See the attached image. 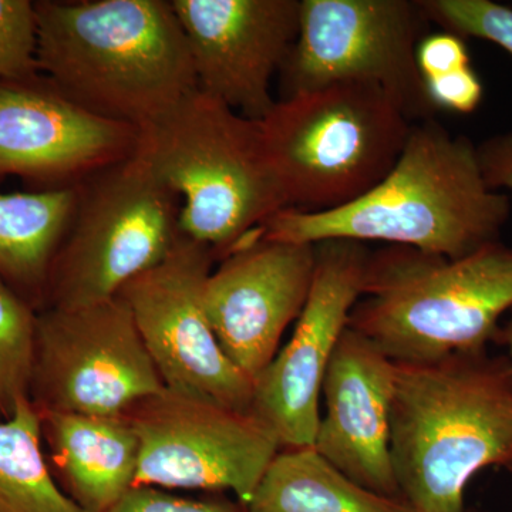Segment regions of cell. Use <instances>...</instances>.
<instances>
[{"instance_id":"1","label":"cell","mask_w":512,"mask_h":512,"mask_svg":"<svg viewBox=\"0 0 512 512\" xmlns=\"http://www.w3.org/2000/svg\"><path fill=\"white\" fill-rule=\"evenodd\" d=\"M510 214L508 195L485 181L477 144L431 119L413 124L393 170L362 198L325 212L286 208L262 234L293 244L382 242L457 259L501 241Z\"/></svg>"},{"instance_id":"22","label":"cell","mask_w":512,"mask_h":512,"mask_svg":"<svg viewBox=\"0 0 512 512\" xmlns=\"http://www.w3.org/2000/svg\"><path fill=\"white\" fill-rule=\"evenodd\" d=\"M427 18L444 32L476 37L512 56V8L493 0H420Z\"/></svg>"},{"instance_id":"19","label":"cell","mask_w":512,"mask_h":512,"mask_svg":"<svg viewBox=\"0 0 512 512\" xmlns=\"http://www.w3.org/2000/svg\"><path fill=\"white\" fill-rule=\"evenodd\" d=\"M245 508L248 512H413L402 498L356 484L313 447L278 451Z\"/></svg>"},{"instance_id":"13","label":"cell","mask_w":512,"mask_h":512,"mask_svg":"<svg viewBox=\"0 0 512 512\" xmlns=\"http://www.w3.org/2000/svg\"><path fill=\"white\" fill-rule=\"evenodd\" d=\"M198 90L245 119L274 109L271 84L299 33L301 0H171Z\"/></svg>"},{"instance_id":"12","label":"cell","mask_w":512,"mask_h":512,"mask_svg":"<svg viewBox=\"0 0 512 512\" xmlns=\"http://www.w3.org/2000/svg\"><path fill=\"white\" fill-rule=\"evenodd\" d=\"M311 293L295 332L254 379L251 414L281 447H313L322 384L330 359L362 298L370 251L366 244L330 239L315 245Z\"/></svg>"},{"instance_id":"6","label":"cell","mask_w":512,"mask_h":512,"mask_svg":"<svg viewBox=\"0 0 512 512\" xmlns=\"http://www.w3.org/2000/svg\"><path fill=\"white\" fill-rule=\"evenodd\" d=\"M413 124L373 84H332L276 100L261 127L286 208L325 212L359 200L393 170Z\"/></svg>"},{"instance_id":"5","label":"cell","mask_w":512,"mask_h":512,"mask_svg":"<svg viewBox=\"0 0 512 512\" xmlns=\"http://www.w3.org/2000/svg\"><path fill=\"white\" fill-rule=\"evenodd\" d=\"M136 154L181 201V234L224 258L286 210L261 121L195 90L140 130Z\"/></svg>"},{"instance_id":"16","label":"cell","mask_w":512,"mask_h":512,"mask_svg":"<svg viewBox=\"0 0 512 512\" xmlns=\"http://www.w3.org/2000/svg\"><path fill=\"white\" fill-rule=\"evenodd\" d=\"M394 377L396 362L348 326L323 379L313 448L356 484L400 498L390 453Z\"/></svg>"},{"instance_id":"24","label":"cell","mask_w":512,"mask_h":512,"mask_svg":"<svg viewBox=\"0 0 512 512\" xmlns=\"http://www.w3.org/2000/svg\"><path fill=\"white\" fill-rule=\"evenodd\" d=\"M109 512H248L221 500H194L156 487H134Z\"/></svg>"},{"instance_id":"8","label":"cell","mask_w":512,"mask_h":512,"mask_svg":"<svg viewBox=\"0 0 512 512\" xmlns=\"http://www.w3.org/2000/svg\"><path fill=\"white\" fill-rule=\"evenodd\" d=\"M420 0H301L295 45L281 72V99L332 84L380 87L413 123L436 119L417 66L429 35Z\"/></svg>"},{"instance_id":"21","label":"cell","mask_w":512,"mask_h":512,"mask_svg":"<svg viewBox=\"0 0 512 512\" xmlns=\"http://www.w3.org/2000/svg\"><path fill=\"white\" fill-rule=\"evenodd\" d=\"M37 311L0 278V420L29 397Z\"/></svg>"},{"instance_id":"14","label":"cell","mask_w":512,"mask_h":512,"mask_svg":"<svg viewBox=\"0 0 512 512\" xmlns=\"http://www.w3.org/2000/svg\"><path fill=\"white\" fill-rule=\"evenodd\" d=\"M316 249L262 232L222 258L205 284L208 319L225 355L255 379L298 320L315 275Z\"/></svg>"},{"instance_id":"11","label":"cell","mask_w":512,"mask_h":512,"mask_svg":"<svg viewBox=\"0 0 512 512\" xmlns=\"http://www.w3.org/2000/svg\"><path fill=\"white\" fill-rule=\"evenodd\" d=\"M215 252L181 234L160 264L119 295L167 389L251 410L254 380L225 355L208 319L204 292Z\"/></svg>"},{"instance_id":"15","label":"cell","mask_w":512,"mask_h":512,"mask_svg":"<svg viewBox=\"0 0 512 512\" xmlns=\"http://www.w3.org/2000/svg\"><path fill=\"white\" fill-rule=\"evenodd\" d=\"M140 130L90 113L42 74L0 80V177L72 187L134 156Z\"/></svg>"},{"instance_id":"7","label":"cell","mask_w":512,"mask_h":512,"mask_svg":"<svg viewBox=\"0 0 512 512\" xmlns=\"http://www.w3.org/2000/svg\"><path fill=\"white\" fill-rule=\"evenodd\" d=\"M180 210L178 195L136 153L84 178L43 309L83 308L119 295L170 254L181 237Z\"/></svg>"},{"instance_id":"20","label":"cell","mask_w":512,"mask_h":512,"mask_svg":"<svg viewBox=\"0 0 512 512\" xmlns=\"http://www.w3.org/2000/svg\"><path fill=\"white\" fill-rule=\"evenodd\" d=\"M42 439V417L30 397L0 420V512H87L56 484Z\"/></svg>"},{"instance_id":"25","label":"cell","mask_w":512,"mask_h":512,"mask_svg":"<svg viewBox=\"0 0 512 512\" xmlns=\"http://www.w3.org/2000/svg\"><path fill=\"white\" fill-rule=\"evenodd\" d=\"M427 92L439 110L470 114L483 101L484 87L473 67L426 80Z\"/></svg>"},{"instance_id":"10","label":"cell","mask_w":512,"mask_h":512,"mask_svg":"<svg viewBox=\"0 0 512 512\" xmlns=\"http://www.w3.org/2000/svg\"><path fill=\"white\" fill-rule=\"evenodd\" d=\"M126 417L140 443L134 487L229 490L247 505L281 448L254 414L167 387Z\"/></svg>"},{"instance_id":"27","label":"cell","mask_w":512,"mask_h":512,"mask_svg":"<svg viewBox=\"0 0 512 512\" xmlns=\"http://www.w3.org/2000/svg\"><path fill=\"white\" fill-rule=\"evenodd\" d=\"M477 156L487 184L495 191H512V130L478 143Z\"/></svg>"},{"instance_id":"3","label":"cell","mask_w":512,"mask_h":512,"mask_svg":"<svg viewBox=\"0 0 512 512\" xmlns=\"http://www.w3.org/2000/svg\"><path fill=\"white\" fill-rule=\"evenodd\" d=\"M390 453L413 512H467L471 478L512 471V363L488 349L396 362Z\"/></svg>"},{"instance_id":"17","label":"cell","mask_w":512,"mask_h":512,"mask_svg":"<svg viewBox=\"0 0 512 512\" xmlns=\"http://www.w3.org/2000/svg\"><path fill=\"white\" fill-rule=\"evenodd\" d=\"M39 412L50 461L69 497L87 512H109L136 485L140 443L130 421Z\"/></svg>"},{"instance_id":"4","label":"cell","mask_w":512,"mask_h":512,"mask_svg":"<svg viewBox=\"0 0 512 512\" xmlns=\"http://www.w3.org/2000/svg\"><path fill=\"white\" fill-rule=\"evenodd\" d=\"M512 309V247L501 241L463 258L384 245L370 252L349 328L399 363H424L497 342Z\"/></svg>"},{"instance_id":"9","label":"cell","mask_w":512,"mask_h":512,"mask_svg":"<svg viewBox=\"0 0 512 512\" xmlns=\"http://www.w3.org/2000/svg\"><path fill=\"white\" fill-rule=\"evenodd\" d=\"M164 387L120 295L83 308L37 311L29 393L37 409L126 416Z\"/></svg>"},{"instance_id":"28","label":"cell","mask_w":512,"mask_h":512,"mask_svg":"<svg viewBox=\"0 0 512 512\" xmlns=\"http://www.w3.org/2000/svg\"><path fill=\"white\" fill-rule=\"evenodd\" d=\"M497 342L504 345L508 349V357H510L512 363V318L508 320L507 325L500 329L498 333Z\"/></svg>"},{"instance_id":"2","label":"cell","mask_w":512,"mask_h":512,"mask_svg":"<svg viewBox=\"0 0 512 512\" xmlns=\"http://www.w3.org/2000/svg\"><path fill=\"white\" fill-rule=\"evenodd\" d=\"M37 70L80 107L143 130L198 90L173 3L35 2Z\"/></svg>"},{"instance_id":"23","label":"cell","mask_w":512,"mask_h":512,"mask_svg":"<svg viewBox=\"0 0 512 512\" xmlns=\"http://www.w3.org/2000/svg\"><path fill=\"white\" fill-rule=\"evenodd\" d=\"M36 49L35 2L0 0V80L36 76Z\"/></svg>"},{"instance_id":"26","label":"cell","mask_w":512,"mask_h":512,"mask_svg":"<svg viewBox=\"0 0 512 512\" xmlns=\"http://www.w3.org/2000/svg\"><path fill=\"white\" fill-rule=\"evenodd\" d=\"M416 59L424 80L471 67L466 39L444 30L421 39Z\"/></svg>"},{"instance_id":"18","label":"cell","mask_w":512,"mask_h":512,"mask_svg":"<svg viewBox=\"0 0 512 512\" xmlns=\"http://www.w3.org/2000/svg\"><path fill=\"white\" fill-rule=\"evenodd\" d=\"M76 205V185L0 194V278L36 311Z\"/></svg>"}]
</instances>
